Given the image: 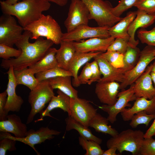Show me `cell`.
<instances>
[{
	"mask_svg": "<svg viewBox=\"0 0 155 155\" xmlns=\"http://www.w3.org/2000/svg\"><path fill=\"white\" fill-rule=\"evenodd\" d=\"M31 35L30 31L24 30L22 37L15 44L21 51V55L17 58L3 59L1 63L2 68L7 69L12 66L14 70H19L28 67L40 60L54 44L51 40L42 37L30 43L29 39Z\"/></svg>",
	"mask_w": 155,
	"mask_h": 155,
	"instance_id": "6da1fadb",
	"label": "cell"
},
{
	"mask_svg": "<svg viewBox=\"0 0 155 155\" xmlns=\"http://www.w3.org/2000/svg\"><path fill=\"white\" fill-rule=\"evenodd\" d=\"M0 4L3 13L15 16L24 29L39 19L51 6L45 0H23L12 5L0 1Z\"/></svg>",
	"mask_w": 155,
	"mask_h": 155,
	"instance_id": "7a4b0ae2",
	"label": "cell"
},
{
	"mask_svg": "<svg viewBox=\"0 0 155 155\" xmlns=\"http://www.w3.org/2000/svg\"><path fill=\"white\" fill-rule=\"evenodd\" d=\"M31 33L30 38L36 39L41 37H46L56 44H60L63 33L57 21L50 15H42L38 20L24 29Z\"/></svg>",
	"mask_w": 155,
	"mask_h": 155,
	"instance_id": "3957f363",
	"label": "cell"
},
{
	"mask_svg": "<svg viewBox=\"0 0 155 155\" xmlns=\"http://www.w3.org/2000/svg\"><path fill=\"white\" fill-rule=\"evenodd\" d=\"M144 134L141 130L127 129L112 137L107 141L106 146L108 148H116L121 154L126 151L133 155H138L144 139Z\"/></svg>",
	"mask_w": 155,
	"mask_h": 155,
	"instance_id": "277c9868",
	"label": "cell"
},
{
	"mask_svg": "<svg viewBox=\"0 0 155 155\" xmlns=\"http://www.w3.org/2000/svg\"><path fill=\"white\" fill-rule=\"evenodd\" d=\"M53 90L47 79L39 82L37 86L31 90L28 96L31 110L27 117V124L32 122L37 114H40L42 112L46 104L55 95Z\"/></svg>",
	"mask_w": 155,
	"mask_h": 155,
	"instance_id": "5b68a950",
	"label": "cell"
},
{
	"mask_svg": "<svg viewBox=\"0 0 155 155\" xmlns=\"http://www.w3.org/2000/svg\"><path fill=\"white\" fill-rule=\"evenodd\" d=\"M89 12V19L94 20L98 26L111 27L122 18L117 17L112 12L113 8L110 2L104 0H82Z\"/></svg>",
	"mask_w": 155,
	"mask_h": 155,
	"instance_id": "8992f818",
	"label": "cell"
},
{
	"mask_svg": "<svg viewBox=\"0 0 155 155\" xmlns=\"http://www.w3.org/2000/svg\"><path fill=\"white\" fill-rule=\"evenodd\" d=\"M23 30L12 16L3 14L0 17V44L13 47L22 37Z\"/></svg>",
	"mask_w": 155,
	"mask_h": 155,
	"instance_id": "52a82bcc",
	"label": "cell"
},
{
	"mask_svg": "<svg viewBox=\"0 0 155 155\" xmlns=\"http://www.w3.org/2000/svg\"><path fill=\"white\" fill-rule=\"evenodd\" d=\"M154 47L148 45L140 52L137 64L132 69L125 73L123 81L120 84L119 89L123 90L134 83L145 71L148 64L155 59Z\"/></svg>",
	"mask_w": 155,
	"mask_h": 155,
	"instance_id": "ba28073f",
	"label": "cell"
},
{
	"mask_svg": "<svg viewBox=\"0 0 155 155\" xmlns=\"http://www.w3.org/2000/svg\"><path fill=\"white\" fill-rule=\"evenodd\" d=\"M60 133L59 131L51 129L48 126L42 127L36 131L32 129H30L28 131L26 136L22 138H17L8 132H0V138L7 137L21 142L30 146L37 155H40V154L36 150L34 145L44 143L47 140H51L55 136L59 135Z\"/></svg>",
	"mask_w": 155,
	"mask_h": 155,
	"instance_id": "9c48e42d",
	"label": "cell"
},
{
	"mask_svg": "<svg viewBox=\"0 0 155 155\" xmlns=\"http://www.w3.org/2000/svg\"><path fill=\"white\" fill-rule=\"evenodd\" d=\"M89 20V12L83 2L82 0H71L67 16L64 22L67 32L88 25Z\"/></svg>",
	"mask_w": 155,
	"mask_h": 155,
	"instance_id": "30bf717a",
	"label": "cell"
},
{
	"mask_svg": "<svg viewBox=\"0 0 155 155\" xmlns=\"http://www.w3.org/2000/svg\"><path fill=\"white\" fill-rule=\"evenodd\" d=\"M127 90H122L118 93L117 99L116 102L112 105L104 104L98 107L108 115L107 119L111 123H113L117 120V117L127 106H130L129 102L132 101L137 98L134 94V83L130 85Z\"/></svg>",
	"mask_w": 155,
	"mask_h": 155,
	"instance_id": "8fae6325",
	"label": "cell"
},
{
	"mask_svg": "<svg viewBox=\"0 0 155 155\" xmlns=\"http://www.w3.org/2000/svg\"><path fill=\"white\" fill-rule=\"evenodd\" d=\"M108 26L91 27L88 25L80 26L74 30L63 33L62 40L78 41L93 38H106L110 35Z\"/></svg>",
	"mask_w": 155,
	"mask_h": 155,
	"instance_id": "7c38bea8",
	"label": "cell"
},
{
	"mask_svg": "<svg viewBox=\"0 0 155 155\" xmlns=\"http://www.w3.org/2000/svg\"><path fill=\"white\" fill-rule=\"evenodd\" d=\"M97 113L95 109L85 99L78 97L71 98L70 107V116L88 128L90 120Z\"/></svg>",
	"mask_w": 155,
	"mask_h": 155,
	"instance_id": "4fadbf2b",
	"label": "cell"
},
{
	"mask_svg": "<svg viewBox=\"0 0 155 155\" xmlns=\"http://www.w3.org/2000/svg\"><path fill=\"white\" fill-rule=\"evenodd\" d=\"M13 68L11 66L6 73L8 75V82L6 90L7 93V102L4 109L5 115L9 111L18 112L24 103L22 98L16 94V88L18 85L13 73Z\"/></svg>",
	"mask_w": 155,
	"mask_h": 155,
	"instance_id": "5bb4252c",
	"label": "cell"
},
{
	"mask_svg": "<svg viewBox=\"0 0 155 155\" xmlns=\"http://www.w3.org/2000/svg\"><path fill=\"white\" fill-rule=\"evenodd\" d=\"M101 53L94 58L97 61L100 73L103 76L97 82H122L127 71L123 68L117 69L114 67L101 55Z\"/></svg>",
	"mask_w": 155,
	"mask_h": 155,
	"instance_id": "9a60e30c",
	"label": "cell"
},
{
	"mask_svg": "<svg viewBox=\"0 0 155 155\" xmlns=\"http://www.w3.org/2000/svg\"><path fill=\"white\" fill-rule=\"evenodd\" d=\"M152 67V64L148 66L134 83V94L136 98L143 97L151 100L155 97V88L150 74Z\"/></svg>",
	"mask_w": 155,
	"mask_h": 155,
	"instance_id": "2e32d148",
	"label": "cell"
},
{
	"mask_svg": "<svg viewBox=\"0 0 155 155\" xmlns=\"http://www.w3.org/2000/svg\"><path fill=\"white\" fill-rule=\"evenodd\" d=\"M120 84L115 81L97 82L95 92L100 101L108 105H113L116 102Z\"/></svg>",
	"mask_w": 155,
	"mask_h": 155,
	"instance_id": "e0dca14e",
	"label": "cell"
},
{
	"mask_svg": "<svg viewBox=\"0 0 155 155\" xmlns=\"http://www.w3.org/2000/svg\"><path fill=\"white\" fill-rule=\"evenodd\" d=\"M115 39L111 36L106 38H93L85 40L74 41L73 44L77 52L104 53Z\"/></svg>",
	"mask_w": 155,
	"mask_h": 155,
	"instance_id": "ac0fdd59",
	"label": "cell"
},
{
	"mask_svg": "<svg viewBox=\"0 0 155 155\" xmlns=\"http://www.w3.org/2000/svg\"><path fill=\"white\" fill-rule=\"evenodd\" d=\"M137 11L136 16L130 24L128 30L130 36L129 44L133 47H136L139 42L138 40H135V38L137 30L139 28H146L152 25L155 21V14H148L139 9Z\"/></svg>",
	"mask_w": 155,
	"mask_h": 155,
	"instance_id": "d6986e66",
	"label": "cell"
},
{
	"mask_svg": "<svg viewBox=\"0 0 155 155\" xmlns=\"http://www.w3.org/2000/svg\"><path fill=\"white\" fill-rule=\"evenodd\" d=\"M28 131L26 125L16 114L8 115L7 119L0 121V131L12 133L17 138L25 137Z\"/></svg>",
	"mask_w": 155,
	"mask_h": 155,
	"instance_id": "ffe728a7",
	"label": "cell"
},
{
	"mask_svg": "<svg viewBox=\"0 0 155 155\" xmlns=\"http://www.w3.org/2000/svg\"><path fill=\"white\" fill-rule=\"evenodd\" d=\"M145 111L149 114H155V97L151 100L143 97L137 98L133 106L131 108H125L121 112L123 121L131 120L136 113Z\"/></svg>",
	"mask_w": 155,
	"mask_h": 155,
	"instance_id": "44dd1931",
	"label": "cell"
},
{
	"mask_svg": "<svg viewBox=\"0 0 155 155\" xmlns=\"http://www.w3.org/2000/svg\"><path fill=\"white\" fill-rule=\"evenodd\" d=\"M57 95L53 96L46 108L40 114V118L36 121H42L44 117H52L50 112L56 108L61 109L69 115L71 98L59 89H57Z\"/></svg>",
	"mask_w": 155,
	"mask_h": 155,
	"instance_id": "7402d4cb",
	"label": "cell"
},
{
	"mask_svg": "<svg viewBox=\"0 0 155 155\" xmlns=\"http://www.w3.org/2000/svg\"><path fill=\"white\" fill-rule=\"evenodd\" d=\"M73 42L62 40L56 54L58 66L67 71L76 52Z\"/></svg>",
	"mask_w": 155,
	"mask_h": 155,
	"instance_id": "603a6c76",
	"label": "cell"
},
{
	"mask_svg": "<svg viewBox=\"0 0 155 155\" xmlns=\"http://www.w3.org/2000/svg\"><path fill=\"white\" fill-rule=\"evenodd\" d=\"M102 52H90L81 53L76 52L69 66L68 71L70 72L73 77V85L77 87L80 86L78 80L79 69L84 65Z\"/></svg>",
	"mask_w": 155,
	"mask_h": 155,
	"instance_id": "cb8c5ba5",
	"label": "cell"
},
{
	"mask_svg": "<svg viewBox=\"0 0 155 155\" xmlns=\"http://www.w3.org/2000/svg\"><path fill=\"white\" fill-rule=\"evenodd\" d=\"M137 14V11H130L117 24L110 27L108 32L110 36L115 38H121L129 41L130 36L128 33V28Z\"/></svg>",
	"mask_w": 155,
	"mask_h": 155,
	"instance_id": "d4e9b609",
	"label": "cell"
},
{
	"mask_svg": "<svg viewBox=\"0 0 155 155\" xmlns=\"http://www.w3.org/2000/svg\"><path fill=\"white\" fill-rule=\"evenodd\" d=\"M57 50L55 48H50L40 60L28 67L29 71L36 74L58 66L55 56Z\"/></svg>",
	"mask_w": 155,
	"mask_h": 155,
	"instance_id": "484cf974",
	"label": "cell"
},
{
	"mask_svg": "<svg viewBox=\"0 0 155 155\" xmlns=\"http://www.w3.org/2000/svg\"><path fill=\"white\" fill-rule=\"evenodd\" d=\"M70 76H58L49 79L50 84L54 89L60 90L71 98L78 97V91L73 87Z\"/></svg>",
	"mask_w": 155,
	"mask_h": 155,
	"instance_id": "4316f807",
	"label": "cell"
},
{
	"mask_svg": "<svg viewBox=\"0 0 155 155\" xmlns=\"http://www.w3.org/2000/svg\"><path fill=\"white\" fill-rule=\"evenodd\" d=\"M65 122L66 131L74 129L78 132L80 136L88 140L94 141L100 144L102 143L101 139L94 135L88 128L85 127L72 117L68 116L65 119Z\"/></svg>",
	"mask_w": 155,
	"mask_h": 155,
	"instance_id": "83f0119b",
	"label": "cell"
},
{
	"mask_svg": "<svg viewBox=\"0 0 155 155\" xmlns=\"http://www.w3.org/2000/svg\"><path fill=\"white\" fill-rule=\"evenodd\" d=\"M108 121L107 118L97 113L90 121L88 125L98 132L108 134L112 137L117 135L119 133L115 128L108 125Z\"/></svg>",
	"mask_w": 155,
	"mask_h": 155,
	"instance_id": "f1b7e54d",
	"label": "cell"
},
{
	"mask_svg": "<svg viewBox=\"0 0 155 155\" xmlns=\"http://www.w3.org/2000/svg\"><path fill=\"white\" fill-rule=\"evenodd\" d=\"M14 76L17 85L22 84L28 87L30 90L34 88L38 85L39 81L31 72L28 67L19 70H13Z\"/></svg>",
	"mask_w": 155,
	"mask_h": 155,
	"instance_id": "f546056e",
	"label": "cell"
},
{
	"mask_svg": "<svg viewBox=\"0 0 155 155\" xmlns=\"http://www.w3.org/2000/svg\"><path fill=\"white\" fill-rule=\"evenodd\" d=\"M140 52L137 46L133 47L129 46L123 54L124 66L123 68L127 71L132 69L138 61Z\"/></svg>",
	"mask_w": 155,
	"mask_h": 155,
	"instance_id": "4dcf8cb0",
	"label": "cell"
},
{
	"mask_svg": "<svg viewBox=\"0 0 155 155\" xmlns=\"http://www.w3.org/2000/svg\"><path fill=\"white\" fill-rule=\"evenodd\" d=\"M73 76V75L69 71L66 70L59 66L35 74V77L39 82L58 76Z\"/></svg>",
	"mask_w": 155,
	"mask_h": 155,
	"instance_id": "1f68e13d",
	"label": "cell"
},
{
	"mask_svg": "<svg viewBox=\"0 0 155 155\" xmlns=\"http://www.w3.org/2000/svg\"><path fill=\"white\" fill-rule=\"evenodd\" d=\"M78 140L79 144L86 151L84 155H102L104 151L102 150L98 143L80 136L79 137Z\"/></svg>",
	"mask_w": 155,
	"mask_h": 155,
	"instance_id": "d6a6232c",
	"label": "cell"
},
{
	"mask_svg": "<svg viewBox=\"0 0 155 155\" xmlns=\"http://www.w3.org/2000/svg\"><path fill=\"white\" fill-rule=\"evenodd\" d=\"M100 55L115 68L119 69L124 67L123 54L115 51H107L102 53Z\"/></svg>",
	"mask_w": 155,
	"mask_h": 155,
	"instance_id": "836d02e7",
	"label": "cell"
},
{
	"mask_svg": "<svg viewBox=\"0 0 155 155\" xmlns=\"http://www.w3.org/2000/svg\"><path fill=\"white\" fill-rule=\"evenodd\" d=\"M155 118V114H149L145 111L139 112L132 117L129 125L132 128H135L140 124L148 126L150 121Z\"/></svg>",
	"mask_w": 155,
	"mask_h": 155,
	"instance_id": "e575fe53",
	"label": "cell"
},
{
	"mask_svg": "<svg viewBox=\"0 0 155 155\" xmlns=\"http://www.w3.org/2000/svg\"><path fill=\"white\" fill-rule=\"evenodd\" d=\"M137 33V36L142 43L155 47V27L148 31L140 30Z\"/></svg>",
	"mask_w": 155,
	"mask_h": 155,
	"instance_id": "d590c367",
	"label": "cell"
},
{
	"mask_svg": "<svg viewBox=\"0 0 155 155\" xmlns=\"http://www.w3.org/2000/svg\"><path fill=\"white\" fill-rule=\"evenodd\" d=\"M140 155H155V139L144 138L140 149Z\"/></svg>",
	"mask_w": 155,
	"mask_h": 155,
	"instance_id": "8d00e7d4",
	"label": "cell"
},
{
	"mask_svg": "<svg viewBox=\"0 0 155 155\" xmlns=\"http://www.w3.org/2000/svg\"><path fill=\"white\" fill-rule=\"evenodd\" d=\"M138 0H120L118 4L112 9V12L115 16L119 17L123 13L134 6Z\"/></svg>",
	"mask_w": 155,
	"mask_h": 155,
	"instance_id": "74e56055",
	"label": "cell"
},
{
	"mask_svg": "<svg viewBox=\"0 0 155 155\" xmlns=\"http://www.w3.org/2000/svg\"><path fill=\"white\" fill-rule=\"evenodd\" d=\"M21 53L22 51L20 49H17L4 44H0V57L3 59L7 60L11 57L18 58Z\"/></svg>",
	"mask_w": 155,
	"mask_h": 155,
	"instance_id": "f35d334b",
	"label": "cell"
},
{
	"mask_svg": "<svg viewBox=\"0 0 155 155\" xmlns=\"http://www.w3.org/2000/svg\"><path fill=\"white\" fill-rule=\"evenodd\" d=\"M129 46V40L117 38L109 46L107 51H115L123 54Z\"/></svg>",
	"mask_w": 155,
	"mask_h": 155,
	"instance_id": "ab89813d",
	"label": "cell"
},
{
	"mask_svg": "<svg viewBox=\"0 0 155 155\" xmlns=\"http://www.w3.org/2000/svg\"><path fill=\"white\" fill-rule=\"evenodd\" d=\"M134 6L148 14H155V0H138Z\"/></svg>",
	"mask_w": 155,
	"mask_h": 155,
	"instance_id": "60d3db41",
	"label": "cell"
},
{
	"mask_svg": "<svg viewBox=\"0 0 155 155\" xmlns=\"http://www.w3.org/2000/svg\"><path fill=\"white\" fill-rule=\"evenodd\" d=\"M16 141L11 138L4 137L0 138V155H6L7 151L11 152L16 150Z\"/></svg>",
	"mask_w": 155,
	"mask_h": 155,
	"instance_id": "b9f144b4",
	"label": "cell"
},
{
	"mask_svg": "<svg viewBox=\"0 0 155 155\" xmlns=\"http://www.w3.org/2000/svg\"><path fill=\"white\" fill-rule=\"evenodd\" d=\"M92 76V71L90 63L87 62L81 72L78 76V80L80 84L88 83Z\"/></svg>",
	"mask_w": 155,
	"mask_h": 155,
	"instance_id": "7bdbcfd3",
	"label": "cell"
},
{
	"mask_svg": "<svg viewBox=\"0 0 155 155\" xmlns=\"http://www.w3.org/2000/svg\"><path fill=\"white\" fill-rule=\"evenodd\" d=\"M90 66L92 71V76L88 84H91L95 82H98L101 78L99 68L97 61L94 60L90 63Z\"/></svg>",
	"mask_w": 155,
	"mask_h": 155,
	"instance_id": "ee69618b",
	"label": "cell"
},
{
	"mask_svg": "<svg viewBox=\"0 0 155 155\" xmlns=\"http://www.w3.org/2000/svg\"><path fill=\"white\" fill-rule=\"evenodd\" d=\"M7 93L6 90L0 94V121L7 119V116L4 112V109L7 102Z\"/></svg>",
	"mask_w": 155,
	"mask_h": 155,
	"instance_id": "f6af8a7d",
	"label": "cell"
},
{
	"mask_svg": "<svg viewBox=\"0 0 155 155\" xmlns=\"http://www.w3.org/2000/svg\"><path fill=\"white\" fill-rule=\"evenodd\" d=\"M149 128L144 134V138H146L155 135V118Z\"/></svg>",
	"mask_w": 155,
	"mask_h": 155,
	"instance_id": "bcb514c9",
	"label": "cell"
},
{
	"mask_svg": "<svg viewBox=\"0 0 155 155\" xmlns=\"http://www.w3.org/2000/svg\"><path fill=\"white\" fill-rule=\"evenodd\" d=\"M117 149L115 147H112L109 148L106 150L104 151L102 155H118L119 154H117L116 152Z\"/></svg>",
	"mask_w": 155,
	"mask_h": 155,
	"instance_id": "7dc6e473",
	"label": "cell"
},
{
	"mask_svg": "<svg viewBox=\"0 0 155 155\" xmlns=\"http://www.w3.org/2000/svg\"><path fill=\"white\" fill-rule=\"evenodd\" d=\"M49 2L54 3L60 6H63L66 5L68 0H45Z\"/></svg>",
	"mask_w": 155,
	"mask_h": 155,
	"instance_id": "c3c4849f",
	"label": "cell"
},
{
	"mask_svg": "<svg viewBox=\"0 0 155 155\" xmlns=\"http://www.w3.org/2000/svg\"><path fill=\"white\" fill-rule=\"evenodd\" d=\"M19 0H7L4 1L5 3L7 4L12 5L18 2Z\"/></svg>",
	"mask_w": 155,
	"mask_h": 155,
	"instance_id": "681fc988",
	"label": "cell"
},
{
	"mask_svg": "<svg viewBox=\"0 0 155 155\" xmlns=\"http://www.w3.org/2000/svg\"><path fill=\"white\" fill-rule=\"evenodd\" d=\"M150 75L151 77L152 81L153 82L154 84V88H155V73L152 72H151Z\"/></svg>",
	"mask_w": 155,
	"mask_h": 155,
	"instance_id": "f907efd6",
	"label": "cell"
},
{
	"mask_svg": "<svg viewBox=\"0 0 155 155\" xmlns=\"http://www.w3.org/2000/svg\"><path fill=\"white\" fill-rule=\"evenodd\" d=\"M151 71L155 73V60H154L153 63L152 64V67Z\"/></svg>",
	"mask_w": 155,
	"mask_h": 155,
	"instance_id": "816d5d0a",
	"label": "cell"
},
{
	"mask_svg": "<svg viewBox=\"0 0 155 155\" xmlns=\"http://www.w3.org/2000/svg\"><path fill=\"white\" fill-rule=\"evenodd\" d=\"M154 56H155V49L154 50Z\"/></svg>",
	"mask_w": 155,
	"mask_h": 155,
	"instance_id": "f5cc1de1",
	"label": "cell"
}]
</instances>
